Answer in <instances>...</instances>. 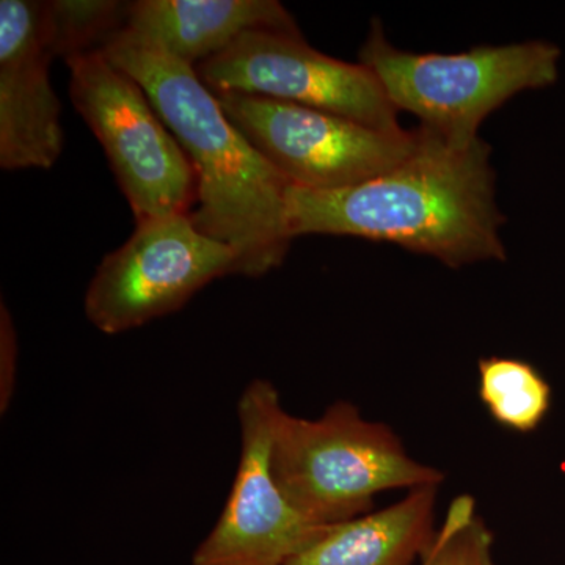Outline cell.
I'll list each match as a JSON object with an SVG mask.
<instances>
[{
    "mask_svg": "<svg viewBox=\"0 0 565 565\" xmlns=\"http://www.w3.org/2000/svg\"><path fill=\"white\" fill-rule=\"evenodd\" d=\"M103 54L139 82L196 174L195 228L228 245L237 274L259 278L280 267L292 243L289 181L233 125L195 70L131 29Z\"/></svg>",
    "mask_w": 565,
    "mask_h": 565,
    "instance_id": "cell-2",
    "label": "cell"
},
{
    "mask_svg": "<svg viewBox=\"0 0 565 565\" xmlns=\"http://www.w3.org/2000/svg\"><path fill=\"white\" fill-rule=\"evenodd\" d=\"M128 3L117 0H52L41 2V39L51 61L68 62L102 51L126 25Z\"/></svg>",
    "mask_w": 565,
    "mask_h": 565,
    "instance_id": "cell-14",
    "label": "cell"
},
{
    "mask_svg": "<svg viewBox=\"0 0 565 565\" xmlns=\"http://www.w3.org/2000/svg\"><path fill=\"white\" fill-rule=\"evenodd\" d=\"M397 111L446 143L479 140L482 121L509 99L541 90L559 76L561 50L548 41L478 46L457 54H416L394 47L381 20L371 21L359 54Z\"/></svg>",
    "mask_w": 565,
    "mask_h": 565,
    "instance_id": "cell-4",
    "label": "cell"
},
{
    "mask_svg": "<svg viewBox=\"0 0 565 565\" xmlns=\"http://www.w3.org/2000/svg\"><path fill=\"white\" fill-rule=\"evenodd\" d=\"M126 28L195 68L248 31L299 32L277 0H137L128 3Z\"/></svg>",
    "mask_w": 565,
    "mask_h": 565,
    "instance_id": "cell-11",
    "label": "cell"
},
{
    "mask_svg": "<svg viewBox=\"0 0 565 565\" xmlns=\"http://www.w3.org/2000/svg\"><path fill=\"white\" fill-rule=\"evenodd\" d=\"M282 407L270 381L256 379L237 403L241 457L232 492L192 565H282L330 526L316 525L291 503L274 473L275 433Z\"/></svg>",
    "mask_w": 565,
    "mask_h": 565,
    "instance_id": "cell-8",
    "label": "cell"
},
{
    "mask_svg": "<svg viewBox=\"0 0 565 565\" xmlns=\"http://www.w3.org/2000/svg\"><path fill=\"white\" fill-rule=\"evenodd\" d=\"M440 486L332 525L282 565H414L429 553Z\"/></svg>",
    "mask_w": 565,
    "mask_h": 565,
    "instance_id": "cell-12",
    "label": "cell"
},
{
    "mask_svg": "<svg viewBox=\"0 0 565 565\" xmlns=\"http://www.w3.org/2000/svg\"><path fill=\"white\" fill-rule=\"evenodd\" d=\"M41 2H0V167L47 170L61 158L62 104L41 39Z\"/></svg>",
    "mask_w": 565,
    "mask_h": 565,
    "instance_id": "cell-10",
    "label": "cell"
},
{
    "mask_svg": "<svg viewBox=\"0 0 565 565\" xmlns=\"http://www.w3.org/2000/svg\"><path fill=\"white\" fill-rule=\"evenodd\" d=\"M66 65L74 107L103 145L136 222L191 214L195 170L139 82L102 51Z\"/></svg>",
    "mask_w": 565,
    "mask_h": 565,
    "instance_id": "cell-5",
    "label": "cell"
},
{
    "mask_svg": "<svg viewBox=\"0 0 565 565\" xmlns=\"http://www.w3.org/2000/svg\"><path fill=\"white\" fill-rule=\"evenodd\" d=\"M422 128V126H419ZM418 150L384 174L337 191L289 185L292 237L333 234L382 241L459 269L504 262L489 145L446 143L422 128Z\"/></svg>",
    "mask_w": 565,
    "mask_h": 565,
    "instance_id": "cell-1",
    "label": "cell"
},
{
    "mask_svg": "<svg viewBox=\"0 0 565 565\" xmlns=\"http://www.w3.org/2000/svg\"><path fill=\"white\" fill-rule=\"evenodd\" d=\"M273 465L286 497L321 526L374 511L379 493L445 481L444 471L408 455L388 424L364 418L348 401L330 405L316 419L282 412Z\"/></svg>",
    "mask_w": 565,
    "mask_h": 565,
    "instance_id": "cell-3",
    "label": "cell"
},
{
    "mask_svg": "<svg viewBox=\"0 0 565 565\" xmlns=\"http://www.w3.org/2000/svg\"><path fill=\"white\" fill-rule=\"evenodd\" d=\"M18 359L20 345L13 318L6 302L0 303V414L10 411L17 390Z\"/></svg>",
    "mask_w": 565,
    "mask_h": 565,
    "instance_id": "cell-16",
    "label": "cell"
},
{
    "mask_svg": "<svg viewBox=\"0 0 565 565\" xmlns=\"http://www.w3.org/2000/svg\"><path fill=\"white\" fill-rule=\"evenodd\" d=\"M228 274H237L236 253L199 232L191 214L148 218L104 256L85 292V316L99 332H129L181 310Z\"/></svg>",
    "mask_w": 565,
    "mask_h": 565,
    "instance_id": "cell-7",
    "label": "cell"
},
{
    "mask_svg": "<svg viewBox=\"0 0 565 565\" xmlns=\"http://www.w3.org/2000/svg\"><path fill=\"white\" fill-rule=\"evenodd\" d=\"M193 70L215 95L244 93L330 111L385 131L401 129L399 111L366 66L316 51L300 31L245 32Z\"/></svg>",
    "mask_w": 565,
    "mask_h": 565,
    "instance_id": "cell-9",
    "label": "cell"
},
{
    "mask_svg": "<svg viewBox=\"0 0 565 565\" xmlns=\"http://www.w3.org/2000/svg\"><path fill=\"white\" fill-rule=\"evenodd\" d=\"M422 565H497L492 531L476 512L473 497L452 500Z\"/></svg>",
    "mask_w": 565,
    "mask_h": 565,
    "instance_id": "cell-15",
    "label": "cell"
},
{
    "mask_svg": "<svg viewBox=\"0 0 565 565\" xmlns=\"http://www.w3.org/2000/svg\"><path fill=\"white\" fill-rule=\"evenodd\" d=\"M223 110L264 158L297 188L337 191L411 158L422 128H373L330 111L244 93L217 95Z\"/></svg>",
    "mask_w": 565,
    "mask_h": 565,
    "instance_id": "cell-6",
    "label": "cell"
},
{
    "mask_svg": "<svg viewBox=\"0 0 565 565\" xmlns=\"http://www.w3.org/2000/svg\"><path fill=\"white\" fill-rule=\"evenodd\" d=\"M478 396L498 426L531 434L552 408V386L525 360L484 356L478 363Z\"/></svg>",
    "mask_w": 565,
    "mask_h": 565,
    "instance_id": "cell-13",
    "label": "cell"
}]
</instances>
